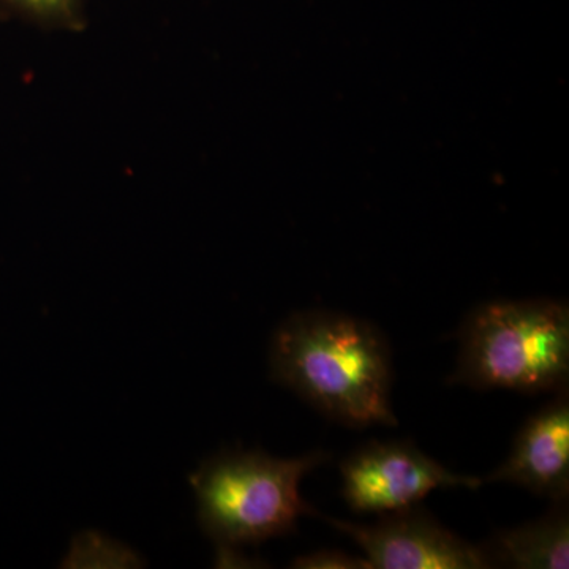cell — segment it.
Masks as SVG:
<instances>
[{
	"instance_id": "52a82bcc",
	"label": "cell",
	"mask_w": 569,
	"mask_h": 569,
	"mask_svg": "<svg viewBox=\"0 0 569 569\" xmlns=\"http://www.w3.org/2000/svg\"><path fill=\"white\" fill-rule=\"evenodd\" d=\"M490 563L518 569L569 567V516L567 501H559L545 518L520 529L500 531L488 548Z\"/></svg>"
},
{
	"instance_id": "3957f363",
	"label": "cell",
	"mask_w": 569,
	"mask_h": 569,
	"mask_svg": "<svg viewBox=\"0 0 569 569\" xmlns=\"http://www.w3.org/2000/svg\"><path fill=\"white\" fill-rule=\"evenodd\" d=\"M328 460L321 451L277 459L239 449L206 459L189 477L201 530L220 552L293 533L301 516H317L299 493L301 479Z\"/></svg>"
},
{
	"instance_id": "8992f818",
	"label": "cell",
	"mask_w": 569,
	"mask_h": 569,
	"mask_svg": "<svg viewBox=\"0 0 569 569\" xmlns=\"http://www.w3.org/2000/svg\"><path fill=\"white\" fill-rule=\"evenodd\" d=\"M488 482H511L553 503L569 493V400L557 392L516 436L509 458L486 478Z\"/></svg>"
},
{
	"instance_id": "5b68a950",
	"label": "cell",
	"mask_w": 569,
	"mask_h": 569,
	"mask_svg": "<svg viewBox=\"0 0 569 569\" xmlns=\"http://www.w3.org/2000/svg\"><path fill=\"white\" fill-rule=\"evenodd\" d=\"M318 516L365 550L369 569L492 568L485 549L445 529L419 505L381 515L370 526Z\"/></svg>"
},
{
	"instance_id": "9c48e42d",
	"label": "cell",
	"mask_w": 569,
	"mask_h": 569,
	"mask_svg": "<svg viewBox=\"0 0 569 569\" xmlns=\"http://www.w3.org/2000/svg\"><path fill=\"white\" fill-rule=\"evenodd\" d=\"M291 568L299 569H369L366 559L348 556L342 550H318L309 556L298 557Z\"/></svg>"
},
{
	"instance_id": "277c9868",
	"label": "cell",
	"mask_w": 569,
	"mask_h": 569,
	"mask_svg": "<svg viewBox=\"0 0 569 569\" xmlns=\"http://www.w3.org/2000/svg\"><path fill=\"white\" fill-rule=\"evenodd\" d=\"M342 496L359 515L417 507L437 489H478L482 479L455 473L411 441H369L340 463Z\"/></svg>"
},
{
	"instance_id": "6da1fadb",
	"label": "cell",
	"mask_w": 569,
	"mask_h": 569,
	"mask_svg": "<svg viewBox=\"0 0 569 569\" xmlns=\"http://www.w3.org/2000/svg\"><path fill=\"white\" fill-rule=\"evenodd\" d=\"M271 377L343 426H397L392 358L383 332L342 313H295L271 340Z\"/></svg>"
},
{
	"instance_id": "ba28073f",
	"label": "cell",
	"mask_w": 569,
	"mask_h": 569,
	"mask_svg": "<svg viewBox=\"0 0 569 569\" xmlns=\"http://www.w3.org/2000/svg\"><path fill=\"white\" fill-rule=\"evenodd\" d=\"M24 17L63 31H81L86 24L84 0H2Z\"/></svg>"
},
{
	"instance_id": "7a4b0ae2",
	"label": "cell",
	"mask_w": 569,
	"mask_h": 569,
	"mask_svg": "<svg viewBox=\"0 0 569 569\" xmlns=\"http://www.w3.org/2000/svg\"><path fill=\"white\" fill-rule=\"evenodd\" d=\"M569 378V310L563 302L496 301L475 309L460 331L451 385L561 392Z\"/></svg>"
}]
</instances>
